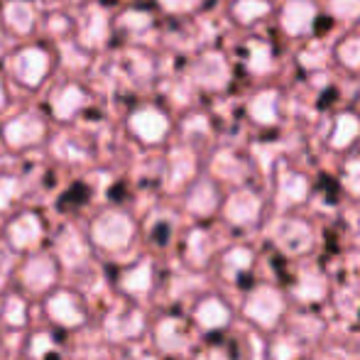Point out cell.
Masks as SVG:
<instances>
[{"instance_id":"obj_1","label":"cell","mask_w":360,"mask_h":360,"mask_svg":"<svg viewBox=\"0 0 360 360\" xmlns=\"http://www.w3.org/2000/svg\"><path fill=\"white\" fill-rule=\"evenodd\" d=\"M282 309H285V302H282L280 294H277L275 289L265 287V289H257V292L250 297V302H248V307H245V314L255 323L270 328V326H275V323H277Z\"/></svg>"},{"instance_id":"obj_2","label":"cell","mask_w":360,"mask_h":360,"mask_svg":"<svg viewBox=\"0 0 360 360\" xmlns=\"http://www.w3.org/2000/svg\"><path fill=\"white\" fill-rule=\"evenodd\" d=\"M277 243H280L287 252H302L309 248L311 236H309V228L304 226V223L287 221L277 228Z\"/></svg>"},{"instance_id":"obj_3","label":"cell","mask_w":360,"mask_h":360,"mask_svg":"<svg viewBox=\"0 0 360 360\" xmlns=\"http://www.w3.org/2000/svg\"><path fill=\"white\" fill-rule=\"evenodd\" d=\"M323 289H326V285H323L321 277H319V275H307L302 282H299L297 297H302L304 302H316V299L323 294Z\"/></svg>"},{"instance_id":"obj_4","label":"cell","mask_w":360,"mask_h":360,"mask_svg":"<svg viewBox=\"0 0 360 360\" xmlns=\"http://www.w3.org/2000/svg\"><path fill=\"white\" fill-rule=\"evenodd\" d=\"M199 316H204V323L209 328H218V326H223V323L228 321V309L223 307V304H218V302H209L199 311Z\"/></svg>"},{"instance_id":"obj_5","label":"cell","mask_w":360,"mask_h":360,"mask_svg":"<svg viewBox=\"0 0 360 360\" xmlns=\"http://www.w3.org/2000/svg\"><path fill=\"white\" fill-rule=\"evenodd\" d=\"M86 199H89V189H86L84 184H76V186H72V189H69L67 194L62 196V199H59V209L67 211V209H69V204L81 206Z\"/></svg>"},{"instance_id":"obj_6","label":"cell","mask_w":360,"mask_h":360,"mask_svg":"<svg viewBox=\"0 0 360 360\" xmlns=\"http://www.w3.org/2000/svg\"><path fill=\"white\" fill-rule=\"evenodd\" d=\"M294 353H297V351H294V348L289 346L287 341H282L280 346L275 348V360H292Z\"/></svg>"}]
</instances>
